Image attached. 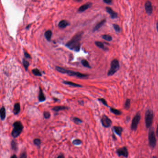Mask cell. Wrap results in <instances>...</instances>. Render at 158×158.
I'll return each mask as SVG.
<instances>
[{"instance_id": "obj_44", "label": "cell", "mask_w": 158, "mask_h": 158, "mask_svg": "<svg viewBox=\"0 0 158 158\" xmlns=\"http://www.w3.org/2000/svg\"><path fill=\"white\" fill-rule=\"evenodd\" d=\"M31 24H29V25H28L27 26H26V28L27 29H29V27L30 26H31Z\"/></svg>"}, {"instance_id": "obj_23", "label": "cell", "mask_w": 158, "mask_h": 158, "mask_svg": "<svg viewBox=\"0 0 158 158\" xmlns=\"http://www.w3.org/2000/svg\"><path fill=\"white\" fill-rule=\"evenodd\" d=\"M52 36V32L50 30L46 31L45 33V38L48 41H50V40H51Z\"/></svg>"}, {"instance_id": "obj_14", "label": "cell", "mask_w": 158, "mask_h": 158, "mask_svg": "<svg viewBox=\"0 0 158 158\" xmlns=\"http://www.w3.org/2000/svg\"><path fill=\"white\" fill-rule=\"evenodd\" d=\"M20 103H16L14 106L13 113L15 115H17L20 113Z\"/></svg>"}, {"instance_id": "obj_3", "label": "cell", "mask_w": 158, "mask_h": 158, "mask_svg": "<svg viewBox=\"0 0 158 158\" xmlns=\"http://www.w3.org/2000/svg\"><path fill=\"white\" fill-rule=\"evenodd\" d=\"M13 126L14 128L11 132V135L13 138H16L21 134L24 128V126L21 122L19 120L15 121L13 123Z\"/></svg>"}, {"instance_id": "obj_42", "label": "cell", "mask_w": 158, "mask_h": 158, "mask_svg": "<svg viewBox=\"0 0 158 158\" xmlns=\"http://www.w3.org/2000/svg\"><path fill=\"white\" fill-rule=\"evenodd\" d=\"M10 158H18L16 154H13Z\"/></svg>"}, {"instance_id": "obj_11", "label": "cell", "mask_w": 158, "mask_h": 158, "mask_svg": "<svg viewBox=\"0 0 158 158\" xmlns=\"http://www.w3.org/2000/svg\"><path fill=\"white\" fill-rule=\"evenodd\" d=\"M106 11L110 15V17L112 19H114L118 17L117 13L114 11L111 8L107 7H106Z\"/></svg>"}, {"instance_id": "obj_5", "label": "cell", "mask_w": 158, "mask_h": 158, "mask_svg": "<svg viewBox=\"0 0 158 158\" xmlns=\"http://www.w3.org/2000/svg\"><path fill=\"white\" fill-rule=\"evenodd\" d=\"M148 142L149 145L151 148L154 149L156 147L157 144V139L155 132L153 128H150L149 131Z\"/></svg>"}, {"instance_id": "obj_26", "label": "cell", "mask_w": 158, "mask_h": 158, "mask_svg": "<svg viewBox=\"0 0 158 158\" xmlns=\"http://www.w3.org/2000/svg\"><path fill=\"white\" fill-rule=\"evenodd\" d=\"M33 143L35 146H36L39 148H40V146L41 145V140L40 139L36 138L34 139L33 140Z\"/></svg>"}, {"instance_id": "obj_28", "label": "cell", "mask_w": 158, "mask_h": 158, "mask_svg": "<svg viewBox=\"0 0 158 158\" xmlns=\"http://www.w3.org/2000/svg\"><path fill=\"white\" fill-rule=\"evenodd\" d=\"M22 64L23 65L25 68V69L26 70V71H27L28 70V68L29 66V62L28 61H27L25 59H23L22 60Z\"/></svg>"}, {"instance_id": "obj_38", "label": "cell", "mask_w": 158, "mask_h": 158, "mask_svg": "<svg viewBox=\"0 0 158 158\" xmlns=\"http://www.w3.org/2000/svg\"><path fill=\"white\" fill-rule=\"evenodd\" d=\"M103 1L105 3H107V4H110L112 3V1L111 0H103Z\"/></svg>"}, {"instance_id": "obj_24", "label": "cell", "mask_w": 158, "mask_h": 158, "mask_svg": "<svg viewBox=\"0 0 158 158\" xmlns=\"http://www.w3.org/2000/svg\"><path fill=\"white\" fill-rule=\"evenodd\" d=\"M95 44H96V45L99 48H101V49H103L104 50L106 51V50H109V49L107 47H105L104 46V44L102 42H101L96 41V42H95Z\"/></svg>"}, {"instance_id": "obj_36", "label": "cell", "mask_w": 158, "mask_h": 158, "mask_svg": "<svg viewBox=\"0 0 158 158\" xmlns=\"http://www.w3.org/2000/svg\"><path fill=\"white\" fill-rule=\"evenodd\" d=\"M20 158H27V154L26 151L23 152L20 156Z\"/></svg>"}, {"instance_id": "obj_46", "label": "cell", "mask_w": 158, "mask_h": 158, "mask_svg": "<svg viewBox=\"0 0 158 158\" xmlns=\"http://www.w3.org/2000/svg\"><path fill=\"white\" fill-rule=\"evenodd\" d=\"M152 158H158L156 156H153L152 157Z\"/></svg>"}, {"instance_id": "obj_39", "label": "cell", "mask_w": 158, "mask_h": 158, "mask_svg": "<svg viewBox=\"0 0 158 158\" xmlns=\"http://www.w3.org/2000/svg\"><path fill=\"white\" fill-rule=\"evenodd\" d=\"M56 158H65L64 155L63 154H61L58 156V157Z\"/></svg>"}, {"instance_id": "obj_6", "label": "cell", "mask_w": 158, "mask_h": 158, "mask_svg": "<svg viewBox=\"0 0 158 158\" xmlns=\"http://www.w3.org/2000/svg\"><path fill=\"white\" fill-rule=\"evenodd\" d=\"M120 64L117 59H114L110 64V68L108 72V76H111L114 75L120 69Z\"/></svg>"}, {"instance_id": "obj_22", "label": "cell", "mask_w": 158, "mask_h": 158, "mask_svg": "<svg viewBox=\"0 0 158 158\" xmlns=\"http://www.w3.org/2000/svg\"><path fill=\"white\" fill-rule=\"evenodd\" d=\"M110 111L112 113H113L114 115H117V116H120L122 113L121 111L119 109H115L114 108H112V107H110Z\"/></svg>"}, {"instance_id": "obj_2", "label": "cell", "mask_w": 158, "mask_h": 158, "mask_svg": "<svg viewBox=\"0 0 158 158\" xmlns=\"http://www.w3.org/2000/svg\"><path fill=\"white\" fill-rule=\"evenodd\" d=\"M56 69L58 71H59L61 73L67 74L70 76H74V77H76L77 78H81V79L86 78L88 77V75H87L80 73L79 72H76V71H71L70 70H68L64 68H61L59 66H56Z\"/></svg>"}, {"instance_id": "obj_37", "label": "cell", "mask_w": 158, "mask_h": 158, "mask_svg": "<svg viewBox=\"0 0 158 158\" xmlns=\"http://www.w3.org/2000/svg\"><path fill=\"white\" fill-rule=\"evenodd\" d=\"M24 56H25V58H26V59H31V56L30 55V54H28L27 52H24Z\"/></svg>"}, {"instance_id": "obj_40", "label": "cell", "mask_w": 158, "mask_h": 158, "mask_svg": "<svg viewBox=\"0 0 158 158\" xmlns=\"http://www.w3.org/2000/svg\"><path fill=\"white\" fill-rule=\"evenodd\" d=\"M156 135L158 137V123L157 126V128H156Z\"/></svg>"}, {"instance_id": "obj_27", "label": "cell", "mask_w": 158, "mask_h": 158, "mask_svg": "<svg viewBox=\"0 0 158 158\" xmlns=\"http://www.w3.org/2000/svg\"><path fill=\"white\" fill-rule=\"evenodd\" d=\"M32 73L33 74L36 76L38 77H41L42 76V73L40 71V70L38 69H34L32 70Z\"/></svg>"}, {"instance_id": "obj_16", "label": "cell", "mask_w": 158, "mask_h": 158, "mask_svg": "<svg viewBox=\"0 0 158 158\" xmlns=\"http://www.w3.org/2000/svg\"><path fill=\"white\" fill-rule=\"evenodd\" d=\"M67 109H69V108H68L67 107L64 106H57L54 107L52 109V110L55 112H58L59 111L65 110Z\"/></svg>"}, {"instance_id": "obj_15", "label": "cell", "mask_w": 158, "mask_h": 158, "mask_svg": "<svg viewBox=\"0 0 158 158\" xmlns=\"http://www.w3.org/2000/svg\"><path fill=\"white\" fill-rule=\"evenodd\" d=\"M70 25V23L66 21V20H61L58 24V26L59 28L63 29Z\"/></svg>"}, {"instance_id": "obj_31", "label": "cell", "mask_w": 158, "mask_h": 158, "mask_svg": "<svg viewBox=\"0 0 158 158\" xmlns=\"http://www.w3.org/2000/svg\"><path fill=\"white\" fill-rule=\"evenodd\" d=\"M102 38L103 40H105L108 41H111L112 40V37L108 34H104L102 36Z\"/></svg>"}, {"instance_id": "obj_35", "label": "cell", "mask_w": 158, "mask_h": 158, "mask_svg": "<svg viewBox=\"0 0 158 158\" xmlns=\"http://www.w3.org/2000/svg\"><path fill=\"white\" fill-rule=\"evenodd\" d=\"M113 27H114V29L115 30V31L117 32L120 33V26H119L118 25L114 24L113 25Z\"/></svg>"}, {"instance_id": "obj_20", "label": "cell", "mask_w": 158, "mask_h": 158, "mask_svg": "<svg viewBox=\"0 0 158 158\" xmlns=\"http://www.w3.org/2000/svg\"><path fill=\"white\" fill-rule=\"evenodd\" d=\"M106 20L105 19H104V20H102V21H101L93 28V32H95V31L98 30L99 28H100L104 24V23L106 22Z\"/></svg>"}, {"instance_id": "obj_30", "label": "cell", "mask_w": 158, "mask_h": 158, "mask_svg": "<svg viewBox=\"0 0 158 158\" xmlns=\"http://www.w3.org/2000/svg\"><path fill=\"white\" fill-rule=\"evenodd\" d=\"M81 64H83V65L85 67L88 68H91V66L90 65L89 62L86 60V59H83L81 61Z\"/></svg>"}, {"instance_id": "obj_17", "label": "cell", "mask_w": 158, "mask_h": 158, "mask_svg": "<svg viewBox=\"0 0 158 158\" xmlns=\"http://www.w3.org/2000/svg\"><path fill=\"white\" fill-rule=\"evenodd\" d=\"M38 99L40 102H44L46 100L45 97L40 87V91H39V96H38Z\"/></svg>"}, {"instance_id": "obj_7", "label": "cell", "mask_w": 158, "mask_h": 158, "mask_svg": "<svg viewBox=\"0 0 158 158\" xmlns=\"http://www.w3.org/2000/svg\"><path fill=\"white\" fill-rule=\"evenodd\" d=\"M141 119V116L139 112H138L132 119L131 124V129L133 131H136L137 129L139 123Z\"/></svg>"}, {"instance_id": "obj_41", "label": "cell", "mask_w": 158, "mask_h": 158, "mask_svg": "<svg viewBox=\"0 0 158 158\" xmlns=\"http://www.w3.org/2000/svg\"><path fill=\"white\" fill-rule=\"evenodd\" d=\"M79 104L81 105H84V102L83 101H79Z\"/></svg>"}, {"instance_id": "obj_4", "label": "cell", "mask_w": 158, "mask_h": 158, "mask_svg": "<svg viewBox=\"0 0 158 158\" xmlns=\"http://www.w3.org/2000/svg\"><path fill=\"white\" fill-rule=\"evenodd\" d=\"M154 118V112L152 109H148L145 115V122L146 128H150L153 124Z\"/></svg>"}, {"instance_id": "obj_18", "label": "cell", "mask_w": 158, "mask_h": 158, "mask_svg": "<svg viewBox=\"0 0 158 158\" xmlns=\"http://www.w3.org/2000/svg\"><path fill=\"white\" fill-rule=\"evenodd\" d=\"M11 148L13 151L17 152V150H18V144L15 140L13 139L11 141Z\"/></svg>"}, {"instance_id": "obj_34", "label": "cell", "mask_w": 158, "mask_h": 158, "mask_svg": "<svg viewBox=\"0 0 158 158\" xmlns=\"http://www.w3.org/2000/svg\"><path fill=\"white\" fill-rule=\"evenodd\" d=\"M98 100L101 102L104 106L107 107H109V106H108V104L107 103V102L106 101V100L104 98H98Z\"/></svg>"}, {"instance_id": "obj_32", "label": "cell", "mask_w": 158, "mask_h": 158, "mask_svg": "<svg viewBox=\"0 0 158 158\" xmlns=\"http://www.w3.org/2000/svg\"><path fill=\"white\" fill-rule=\"evenodd\" d=\"M73 145L75 146H79L82 143V141L79 139H76L72 141Z\"/></svg>"}, {"instance_id": "obj_43", "label": "cell", "mask_w": 158, "mask_h": 158, "mask_svg": "<svg viewBox=\"0 0 158 158\" xmlns=\"http://www.w3.org/2000/svg\"><path fill=\"white\" fill-rule=\"evenodd\" d=\"M112 137H113V139L114 140H116L117 139L116 137L115 136V135H112Z\"/></svg>"}, {"instance_id": "obj_10", "label": "cell", "mask_w": 158, "mask_h": 158, "mask_svg": "<svg viewBox=\"0 0 158 158\" xmlns=\"http://www.w3.org/2000/svg\"><path fill=\"white\" fill-rule=\"evenodd\" d=\"M145 8L146 11V13L148 15H150L153 11V6L152 4L151 1H147L145 4Z\"/></svg>"}, {"instance_id": "obj_1", "label": "cell", "mask_w": 158, "mask_h": 158, "mask_svg": "<svg viewBox=\"0 0 158 158\" xmlns=\"http://www.w3.org/2000/svg\"><path fill=\"white\" fill-rule=\"evenodd\" d=\"M83 34V32L77 34L71 40L66 44V46L71 50L79 52L81 47V40Z\"/></svg>"}, {"instance_id": "obj_12", "label": "cell", "mask_w": 158, "mask_h": 158, "mask_svg": "<svg viewBox=\"0 0 158 158\" xmlns=\"http://www.w3.org/2000/svg\"><path fill=\"white\" fill-rule=\"evenodd\" d=\"M92 5V3L91 2H89L87 3L82 6H81L78 9V12L79 13H82L90 8Z\"/></svg>"}, {"instance_id": "obj_9", "label": "cell", "mask_w": 158, "mask_h": 158, "mask_svg": "<svg viewBox=\"0 0 158 158\" xmlns=\"http://www.w3.org/2000/svg\"><path fill=\"white\" fill-rule=\"evenodd\" d=\"M116 153L119 157H123L127 158L128 156V151L126 147H123L116 150Z\"/></svg>"}, {"instance_id": "obj_21", "label": "cell", "mask_w": 158, "mask_h": 158, "mask_svg": "<svg viewBox=\"0 0 158 158\" xmlns=\"http://www.w3.org/2000/svg\"><path fill=\"white\" fill-rule=\"evenodd\" d=\"M63 83L66 84V85H69L71 86H73V87H82V86L81 85H80L79 84L73 83L72 82H70V81H64L63 82Z\"/></svg>"}, {"instance_id": "obj_45", "label": "cell", "mask_w": 158, "mask_h": 158, "mask_svg": "<svg viewBox=\"0 0 158 158\" xmlns=\"http://www.w3.org/2000/svg\"><path fill=\"white\" fill-rule=\"evenodd\" d=\"M156 27H157V30L158 32V21H157V24H156Z\"/></svg>"}, {"instance_id": "obj_19", "label": "cell", "mask_w": 158, "mask_h": 158, "mask_svg": "<svg viewBox=\"0 0 158 158\" xmlns=\"http://www.w3.org/2000/svg\"><path fill=\"white\" fill-rule=\"evenodd\" d=\"M0 119L1 120H4L6 117V109L4 106H2L0 109Z\"/></svg>"}, {"instance_id": "obj_29", "label": "cell", "mask_w": 158, "mask_h": 158, "mask_svg": "<svg viewBox=\"0 0 158 158\" xmlns=\"http://www.w3.org/2000/svg\"><path fill=\"white\" fill-rule=\"evenodd\" d=\"M72 121L76 124H77V125H79L81 123H83V120L80 119L78 118V117H73L72 119Z\"/></svg>"}, {"instance_id": "obj_33", "label": "cell", "mask_w": 158, "mask_h": 158, "mask_svg": "<svg viewBox=\"0 0 158 158\" xmlns=\"http://www.w3.org/2000/svg\"><path fill=\"white\" fill-rule=\"evenodd\" d=\"M51 114L49 111H44L43 113V117L45 119H48L51 117Z\"/></svg>"}, {"instance_id": "obj_8", "label": "cell", "mask_w": 158, "mask_h": 158, "mask_svg": "<svg viewBox=\"0 0 158 158\" xmlns=\"http://www.w3.org/2000/svg\"><path fill=\"white\" fill-rule=\"evenodd\" d=\"M101 122L102 126L105 128H109L111 127L112 121L107 116L103 115L101 119Z\"/></svg>"}, {"instance_id": "obj_13", "label": "cell", "mask_w": 158, "mask_h": 158, "mask_svg": "<svg viewBox=\"0 0 158 158\" xmlns=\"http://www.w3.org/2000/svg\"><path fill=\"white\" fill-rule=\"evenodd\" d=\"M113 129L114 132L117 135L119 136H121L123 131V129L120 126H114Z\"/></svg>"}, {"instance_id": "obj_25", "label": "cell", "mask_w": 158, "mask_h": 158, "mask_svg": "<svg viewBox=\"0 0 158 158\" xmlns=\"http://www.w3.org/2000/svg\"><path fill=\"white\" fill-rule=\"evenodd\" d=\"M131 106V100L130 99H127L125 102L124 104V109L126 110H128Z\"/></svg>"}]
</instances>
